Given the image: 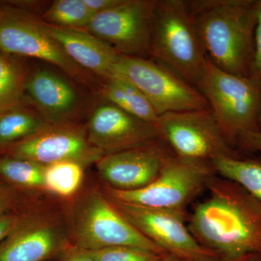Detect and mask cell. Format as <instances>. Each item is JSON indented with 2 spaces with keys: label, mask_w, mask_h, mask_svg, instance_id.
Masks as SVG:
<instances>
[{
  "label": "cell",
  "mask_w": 261,
  "mask_h": 261,
  "mask_svg": "<svg viewBox=\"0 0 261 261\" xmlns=\"http://www.w3.org/2000/svg\"><path fill=\"white\" fill-rule=\"evenodd\" d=\"M208 196L196 204L187 224L202 247L222 258L261 254V202L241 185L215 173Z\"/></svg>",
  "instance_id": "obj_1"
},
{
  "label": "cell",
  "mask_w": 261,
  "mask_h": 261,
  "mask_svg": "<svg viewBox=\"0 0 261 261\" xmlns=\"http://www.w3.org/2000/svg\"><path fill=\"white\" fill-rule=\"evenodd\" d=\"M187 5L207 58L228 73L250 77L257 0H192Z\"/></svg>",
  "instance_id": "obj_2"
},
{
  "label": "cell",
  "mask_w": 261,
  "mask_h": 261,
  "mask_svg": "<svg viewBox=\"0 0 261 261\" xmlns=\"http://www.w3.org/2000/svg\"><path fill=\"white\" fill-rule=\"evenodd\" d=\"M149 56L196 87L205 72L207 57L187 1H154Z\"/></svg>",
  "instance_id": "obj_3"
},
{
  "label": "cell",
  "mask_w": 261,
  "mask_h": 261,
  "mask_svg": "<svg viewBox=\"0 0 261 261\" xmlns=\"http://www.w3.org/2000/svg\"><path fill=\"white\" fill-rule=\"evenodd\" d=\"M196 88L205 98L225 137L235 149L242 134L260 132L261 82L228 73L207 58Z\"/></svg>",
  "instance_id": "obj_4"
},
{
  "label": "cell",
  "mask_w": 261,
  "mask_h": 261,
  "mask_svg": "<svg viewBox=\"0 0 261 261\" xmlns=\"http://www.w3.org/2000/svg\"><path fill=\"white\" fill-rule=\"evenodd\" d=\"M68 233L73 246L85 250L129 246L168 254L140 233L97 190L87 192L77 202Z\"/></svg>",
  "instance_id": "obj_5"
},
{
  "label": "cell",
  "mask_w": 261,
  "mask_h": 261,
  "mask_svg": "<svg viewBox=\"0 0 261 261\" xmlns=\"http://www.w3.org/2000/svg\"><path fill=\"white\" fill-rule=\"evenodd\" d=\"M215 173L211 164L187 161L173 154L158 177L147 186L133 191H119L106 185L103 192L118 202L187 214L188 205L206 190L207 181Z\"/></svg>",
  "instance_id": "obj_6"
},
{
  "label": "cell",
  "mask_w": 261,
  "mask_h": 261,
  "mask_svg": "<svg viewBox=\"0 0 261 261\" xmlns=\"http://www.w3.org/2000/svg\"><path fill=\"white\" fill-rule=\"evenodd\" d=\"M155 126L160 138L180 159L212 165L219 158L242 154L229 143L209 108L166 113Z\"/></svg>",
  "instance_id": "obj_7"
},
{
  "label": "cell",
  "mask_w": 261,
  "mask_h": 261,
  "mask_svg": "<svg viewBox=\"0 0 261 261\" xmlns=\"http://www.w3.org/2000/svg\"><path fill=\"white\" fill-rule=\"evenodd\" d=\"M114 75L122 77L137 87L159 116L209 108L198 89L157 62L119 55Z\"/></svg>",
  "instance_id": "obj_8"
},
{
  "label": "cell",
  "mask_w": 261,
  "mask_h": 261,
  "mask_svg": "<svg viewBox=\"0 0 261 261\" xmlns=\"http://www.w3.org/2000/svg\"><path fill=\"white\" fill-rule=\"evenodd\" d=\"M0 50L12 56L42 60L75 80L88 82L86 70L70 59L46 32L42 22L14 7L0 6Z\"/></svg>",
  "instance_id": "obj_9"
},
{
  "label": "cell",
  "mask_w": 261,
  "mask_h": 261,
  "mask_svg": "<svg viewBox=\"0 0 261 261\" xmlns=\"http://www.w3.org/2000/svg\"><path fill=\"white\" fill-rule=\"evenodd\" d=\"M110 200L140 233L170 255L190 261H213L219 258L192 236L186 224L187 214Z\"/></svg>",
  "instance_id": "obj_10"
},
{
  "label": "cell",
  "mask_w": 261,
  "mask_h": 261,
  "mask_svg": "<svg viewBox=\"0 0 261 261\" xmlns=\"http://www.w3.org/2000/svg\"><path fill=\"white\" fill-rule=\"evenodd\" d=\"M155 0H123L94 15L84 30L120 55L145 58L150 54L152 11Z\"/></svg>",
  "instance_id": "obj_11"
},
{
  "label": "cell",
  "mask_w": 261,
  "mask_h": 261,
  "mask_svg": "<svg viewBox=\"0 0 261 261\" xmlns=\"http://www.w3.org/2000/svg\"><path fill=\"white\" fill-rule=\"evenodd\" d=\"M8 156L42 166L70 161L84 167L96 163L104 154L87 138V128L71 124H49L40 132L6 147Z\"/></svg>",
  "instance_id": "obj_12"
},
{
  "label": "cell",
  "mask_w": 261,
  "mask_h": 261,
  "mask_svg": "<svg viewBox=\"0 0 261 261\" xmlns=\"http://www.w3.org/2000/svg\"><path fill=\"white\" fill-rule=\"evenodd\" d=\"M68 231L56 216L42 212L20 214L0 243V261H46L69 246Z\"/></svg>",
  "instance_id": "obj_13"
},
{
  "label": "cell",
  "mask_w": 261,
  "mask_h": 261,
  "mask_svg": "<svg viewBox=\"0 0 261 261\" xmlns=\"http://www.w3.org/2000/svg\"><path fill=\"white\" fill-rule=\"evenodd\" d=\"M173 152L162 140L116 153L105 154L97 163L106 186L119 191L143 188L159 176Z\"/></svg>",
  "instance_id": "obj_14"
},
{
  "label": "cell",
  "mask_w": 261,
  "mask_h": 261,
  "mask_svg": "<svg viewBox=\"0 0 261 261\" xmlns=\"http://www.w3.org/2000/svg\"><path fill=\"white\" fill-rule=\"evenodd\" d=\"M87 134L89 142L104 155L161 140L155 125L138 119L106 100L91 113Z\"/></svg>",
  "instance_id": "obj_15"
},
{
  "label": "cell",
  "mask_w": 261,
  "mask_h": 261,
  "mask_svg": "<svg viewBox=\"0 0 261 261\" xmlns=\"http://www.w3.org/2000/svg\"><path fill=\"white\" fill-rule=\"evenodd\" d=\"M25 92L49 124L69 123L80 104L73 86L50 70H37L28 74Z\"/></svg>",
  "instance_id": "obj_16"
},
{
  "label": "cell",
  "mask_w": 261,
  "mask_h": 261,
  "mask_svg": "<svg viewBox=\"0 0 261 261\" xmlns=\"http://www.w3.org/2000/svg\"><path fill=\"white\" fill-rule=\"evenodd\" d=\"M42 23L46 32L81 68L93 72L105 80L114 75L115 65L120 54L107 43L84 29Z\"/></svg>",
  "instance_id": "obj_17"
},
{
  "label": "cell",
  "mask_w": 261,
  "mask_h": 261,
  "mask_svg": "<svg viewBox=\"0 0 261 261\" xmlns=\"http://www.w3.org/2000/svg\"><path fill=\"white\" fill-rule=\"evenodd\" d=\"M101 89L104 100L136 117L138 119L155 125L159 116L137 87L122 77L114 75L105 80Z\"/></svg>",
  "instance_id": "obj_18"
},
{
  "label": "cell",
  "mask_w": 261,
  "mask_h": 261,
  "mask_svg": "<svg viewBox=\"0 0 261 261\" xmlns=\"http://www.w3.org/2000/svg\"><path fill=\"white\" fill-rule=\"evenodd\" d=\"M219 158L212 162L216 174L241 185L261 202V154Z\"/></svg>",
  "instance_id": "obj_19"
},
{
  "label": "cell",
  "mask_w": 261,
  "mask_h": 261,
  "mask_svg": "<svg viewBox=\"0 0 261 261\" xmlns=\"http://www.w3.org/2000/svg\"><path fill=\"white\" fill-rule=\"evenodd\" d=\"M27 76L17 56L0 50V113L23 106Z\"/></svg>",
  "instance_id": "obj_20"
},
{
  "label": "cell",
  "mask_w": 261,
  "mask_h": 261,
  "mask_svg": "<svg viewBox=\"0 0 261 261\" xmlns=\"http://www.w3.org/2000/svg\"><path fill=\"white\" fill-rule=\"evenodd\" d=\"M49 125L40 114L23 106L0 113V147L6 148Z\"/></svg>",
  "instance_id": "obj_21"
},
{
  "label": "cell",
  "mask_w": 261,
  "mask_h": 261,
  "mask_svg": "<svg viewBox=\"0 0 261 261\" xmlns=\"http://www.w3.org/2000/svg\"><path fill=\"white\" fill-rule=\"evenodd\" d=\"M45 166L18 158L0 159V176L13 188L45 190Z\"/></svg>",
  "instance_id": "obj_22"
},
{
  "label": "cell",
  "mask_w": 261,
  "mask_h": 261,
  "mask_svg": "<svg viewBox=\"0 0 261 261\" xmlns=\"http://www.w3.org/2000/svg\"><path fill=\"white\" fill-rule=\"evenodd\" d=\"M84 166L65 161L45 166V190L63 198H70L79 191L84 177Z\"/></svg>",
  "instance_id": "obj_23"
},
{
  "label": "cell",
  "mask_w": 261,
  "mask_h": 261,
  "mask_svg": "<svg viewBox=\"0 0 261 261\" xmlns=\"http://www.w3.org/2000/svg\"><path fill=\"white\" fill-rule=\"evenodd\" d=\"M95 15L84 0H57L43 15L44 23L68 28L85 29Z\"/></svg>",
  "instance_id": "obj_24"
},
{
  "label": "cell",
  "mask_w": 261,
  "mask_h": 261,
  "mask_svg": "<svg viewBox=\"0 0 261 261\" xmlns=\"http://www.w3.org/2000/svg\"><path fill=\"white\" fill-rule=\"evenodd\" d=\"M96 261H160L166 255L129 246L86 250Z\"/></svg>",
  "instance_id": "obj_25"
},
{
  "label": "cell",
  "mask_w": 261,
  "mask_h": 261,
  "mask_svg": "<svg viewBox=\"0 0 261 261\" xmlns=\"http://www.w3.org/2000/svg\"><path fill=\"white\" fill-rule=\"evenodd\" d=\"M250 78L261 82V0H257V21L255 31V49Z\"/></svg>",
  "instance_id": "obj_26"
},
{
  "label": "cell",
  "mask_w": 261,
  "mask_h": 261,
  "mask_svg": "<svg viewBox=\"0 0 261 261\" xmlns=\"http://www.w3.org/2000/svg\"><path fill=\"white\" fill-rule=\"evenodd\" d=\"M236 148L242 154H261V130L242 134L237 141Z\"/></svg>",
  "instance_id": "obj_27"
},
{
  "label": "cell",
  "mask_w": 261,
  "mask_h": 261,
  "mask_svg": "<svg viewBox=\"0 0 261 261\" xmlns=\"http://www.w3.org/2000/svg\"><path fill=\"white\" fill-rule=\"evenodd\" d=\"M18 201V194L13 187L0 185V216L13 212Z\"/></svg>",
  "instance_id": "obj_28"
},
{
  "label": "cell",
  "mask_w": 261,
  "mask_h": 261,
  "mask_svg": "<svg viewBox=\"0 0 261 261\" xmlns=\"http://www.w3.org/2000/svg\"><path fill=\"white\" fill-rule=\"evenodd\" d=\"M20 214L9 213L0 216V243L6 238L15 227L20 219Z\"/></svg>",
  "instance_id": "obj_29"
},
{
  "label": "cell",
  "mask_w": 261,
  "mask_h": 261,
  "mask_svg": "<svg viewBox=\"0 0 261 261\" xmlns=\"http://www.w3.org/2000/svg\"><path fill=\"white\" fill-rule=\"evenodd\" d=\"M61 261H96L83 249L69 245L63 253Z\"/></svg>",
  "instance_id": "obj_30"
},
{
  "label": "cell",
  "mask_w": 261,
  "mask_h": 261,
  "mask_svg": "<svg viewBox=\"0 0 261 261\" xmlns=\"http://www.w3.org/2000/svg\"><path fill=\"white\" fill-rule=\"evenodd\" d=\"M84 2L94 14H97L121 4L123 0H84Z\"/></svg>",
  "instance_id": "obj_31"
},
{
  "label": "cell",
  "mask_w": 261,
  "mask_h": 261,
  "mask_svg": "<svg viewBox=\"0 0 261 261\" xmlns=\"http://www.w3.org/2000/svg\"><path fill=\"white\" fill-rule=\"evenodd\" d=\"M213 261H261V254L260 253H250L243 256L233 257V258H219Z\"/></svg>",
  "instance_id": "obj_32"
},
{
  "label": "cell",
  "mask_w": 261,
  "mask_h": 261,
  "mask_svg": "<svg viewBox=\"0 0 261 261\" xmlns=\"http://www.w3.org/2000/svg\"><path fill=\"white\" fill-rule=\"evenodd\" d=\"M160 261H190L185 260V259L180 258V257H178L176 256H174V255H170V254H166V255H164L162 257Z\"/></svg>",
  "instance_id": "obj_33"
},
{
  "label": "cell",
  "mask_w": 261,
  "mask_h": 261,
  "mask_svg": "<svg viewBox=\"0 0 261 261\" xmlns=\"http://www.w3.org/2000/svg\"><path fill=\"white\" fill-rule=\"evenodd\" d=\"M259 127H260V130H261V111L260 113V117H259Z\"/></svg>",
  "instance_id": "obj_34"
}]
</instances>
